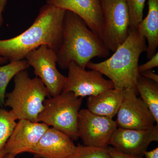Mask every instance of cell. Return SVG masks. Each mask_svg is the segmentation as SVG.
<instances>
[{
	"label": "cell",
	"instance_id": "29",
	"mask_svg": "<svg viewBox=\"0 0 158 158\" xmlns=\"http://www.w3.org/2000/svg\"><path fill=\"white\" fill-rule=\"evenodd\" d=\"M15 156L9 154H6L3 158H15Z\"/></svg>",
	"mask_w": 158,
	"mask_h": 158
},
{
	"label": "cell",
	"instance_id": "2",
	"mask_svg": "<svg viewBox=\"0 0 158 158\" xmlns=\"http://www.w3.org/2000/svg\"><path fill=\"white\" fill-rule=\"evenodd\" d=\"M56 53L59 67L67 69L72 62L86 68L91 59L107 57L110 51L84 20L73 12L66 11L62 44Z\"/></svg>",
	"mask_w": 158,
	"mask_h": 158
},
{
	"label": "cell",
	"instance_id": "7",
	"mask_svg": "<svg viewBox=\"0 0 158 158\" xmlns=\"http://www.w3.org/2000/svg\"><path fill=\"white\" fill-rule=\"evenodd\" d=\"M25 59L34 73L42 81L49 95L55 97L62 91L66 77L60 73L56 67V53L48 46L43 45L29 52Z\"/></svg>",
	"mask_w": 158,
	"mask_h": 158
},
{
	"label": "cell",
	"instance_id": "22",
	"mask_svg": "<svg viewBox=\"0 0 158 158\" xmlns=\"http://www.w3.org/2000/svg\"><path fill=\"white\" fill-rule=\"evenodd\" d=\"M158 66V53H156L147 62L138 66L139 74L146 71L152 70V69Z\"/></svg>",
	"mask_w": 158,
	"mask_h": 158
},
{
	"label": "cell",
	"instance_id": "4",
	"mask_svg": "<svg viewBox=\"0 0 158 158\" xmlns=\"http://www.w3.org/2000/svg\"><path fill=\"white\" fill-rule=\"evenodd\" d=\"M14 88L6 95L5 106L11 108L17 119L38 122V117L44 108L48 91L40 79L31 78L27 71L14 77Z\"/></svg>",
	"mask_w": 158,
	"mask_h": 158
},
{
	"label": "cell",
	"instance_id": "10",
	"mask_svg": "<svg viewBox=\"0 0 158 158\" xmlns=\"http://www.w3.org/2000/svg\"><path fill=\"white\" fill-rule=\"evenodd\" d=\"M116 116L117 126L123 128L147 129L156 123L147 106L131 89L124 90L123 100Z\"/></svg>",
	"mask_w": 158,
	"mask_h": 158
},
{
	"label": "cell",
	"instance_id": "20",
	"mask_svg": "<svg viewBox=\"0 0 158 158\" xmlns=\"http://www.w3.org/2000/svg\"><path fill=\"white\" fill-rule=\"evenodd\" d=\"M107 148L79 145L76 147L72 154L67 158H112Z\"/></svg>",
	"mask_w": 158,
	"mask_h": 158
},
{
	"label": "cell",
	"instance_id": "26",
	"mask_svg": "<svg viewBox=\"0 0 158 158\" xmlns=\"http://www.w3.org/2000/svg\"><path fill=\"white\" fill-rule=\"evenodd\" d=\"M143 156L144 158H158V148L150 151H147L144 152Z\"/></svg>",
	"mask_w": 158,
	"mask_h": 158
},
{
	"label": "cell",
	"instance_id": "9",
	"mask_svg": "<svg viewBox=\"0 0 158 158\" xmlns=\"http://www.w3.org/2000/svg\"><path fill=\"white\" fill-rule=\"evenodd\" d=\"M68 76L62 91L72 92L78 97L91 96L114 88L113 82L98 71L87 70L74 62L69 65Z\"/></svg>",
	"mask_w": 158,
	"mask_h": 158
},
{
	"label": "cell",
	"instance_id": "21",
	"mask_svg": "<svg viewBox=\"0 0 158 158\" xmlns=\"http://www.w3.org/2000/svg\"><path fill=\"white\" fill-rule=\"evenodd\" d=\"M146 0H126L130 20V27L137 28L143 19V11Z\"/></svg>",
	"mask_w": 158,
	"mask_h": 158
},
{
	"label": "cell",
	"instance_id": "8",
	"mask_svg": "<svg viewBox=\"0 0 158 158\" xmlns=\"http://www.w3.org/2000/svg\"><path fill=\"white\" fill-rule=\"evenodd\" d=\"M79 138L85 146L107 148L118 127L113 118L99 116L88 109L80 110L78 118Z\"/></svg>",
	"mask_w": 158,
	"mask_h": 158
},
{
	"label": "cell",
	"instance_id": "23",
	"mask_svg": "<svg viewBox=\"0 0 158 158\" xmlns=\"http://www.w3.org/2000/svg\"><path fill=\"white\" fill-rule=\"evenodd\" d=\"M108 151L112 158H144L143 157L128 155L118 151L112 146H108Z\"/></svg>",
	"mask_w": 158,
	"mask_h": 158
},
{
	"label": "cell",
	"instance_id": "12",
	"mask_svg": "<svg viewBox=\"0 0 158 158\" xmlns=\"http://www.w3.org/2000/svg\"><path fill=\"white\" fill-rule=\"evenodd\" d=\"M49 128L43 123L19 120L4 146L5 151L15 156L22 153L29 152Z\"/></svg>",
	"mask_w": 158,
	"mask_h": 158
},
{
	"label": "cell",
	"instance_id": "14",
	"mask_svg": "<svg viewBox=\"0 0 158 158\" xmlns=\"http://www.w3.org/2000/svg\"><path fill=\"white\" fill-rule=\"evenodd\" d=\"M46 3L78 15L102 39V16L98 0H47Z\"/></svg>",
	"mask_w": 158,
	"mask_h": 158
},
{
	"label": "cell",
	"instance_id": "27",
	"mask_svg": "<svg viewBox=\"0 0 158 158\" xmlns=\"http://www.w3.org/2000/svg\"><path fill=\"white\" fill-rule=\"evenodd\" d=\"M6 152L5 151V149L3 148L2 150L0 151V158H3L5 155L6 154Z\"/></svg>",
	"mask_w": 158,
	"mask_h": 158
},
{
	"label": "cell",
	"instance_id": "13",
	"mask_svg": "<svg viewBox=\"0 0 158 158\" xmlns=\"http://www.w3.org/2000/svg\"><path fill=\"white\" fill-rule=\"evenodd\" d=\"M76 147L69 137L49 127L29 152L36 158H67L72 154Z\"/></svg>",
	"mask_w": 158,
	"mask_h": 158
},
{
	"label": "cell",
	"instance_id": "19",
	"mask_svg": "<svg viewBox=\"0 0 158 158\" xmlns=\"http://www.w3.org/2000/svg\"><path fill=\"white\" fill-rule=\"evenodd\" d=\"M17 119L12 110L8 111L0 107V151L13 132L17 124Z\"/></svg>",
	"mask_w": 158,
	"mask_h": 158
},
{
	"label": "cell",
	"instance_id": "6",
	"mask_svg": "<svg viewBox=\"0 0 158 158\" xmlns=\"http://www.w3.org/2000/svg\"><path fill=\"white\" fill-rule=\"evenodd\" d=\"M102 16V38L110 51L114 52L128 35L129 14L126 0H98Z\"/></svg>",
	"mask_w": 158,
	"mask_h": 158
},
{
	"label": "cell",
	"instance_id": "16",
	"mask_svg": "<svg viewBox=\"0 0 158 158\" xmlns=\"http://www.w3.org/2000/svg\"><path fill=\"white\" fill-rule=\"evenodd\" d=\"M148 12L137 29L147 40L146 56L149 59L156 53L158 47V0H148Z\"/></svg>",
	"mask_w": 158,
	"mask_h": 158
},
{
	"label": "cell",
	"instance_id": "5",
	"mask_svg": "<svg viewBox=\"0 0 158 158\" xmlns=\"http://www.w3.org/2000/svg\"><path fill=\"white\" fill-rule=\"evenodd\" d=\"M83 98L76 96L72 92L62 91L57 96L50 97L44 102L38 122L59 130L73 141H77L79 138L78 118Z\"/></svg>",
	"mask_w": 158,
	"mask_h": 158
},
{
	"label": "cell",
	"instance_id": "15",
	"mask_svg": "<svg viewBox=\"0 0 158 158\" xmlns=\"http://www.w3.org/2000/svg\"><path fill=\"white\" fill-rule=\"evenodd\" d=\"M124 95V90L110 89L94 96L87 101L88 109L91 113L113 118L117 114Z\"/></svg>",
	"mask_w": 158,
	"mask_h": 158
},
{
	"label": "cell",
	"instance_id": "17",
	"mask_svg": "<svg viewBox=\"0 0 158 158\" xmlns=\"http://www.w3.org/2000/svg\"><path fill=\"white\" fill-rule=\"evenodd\" d=\"M137 92L141 98L151 112L157 124H158V85L140 74L138 79Z\"/></svg>",
	"mask_w": 158,
	"mask_h": 158
},
{
	"label": "cell",
	"instance_id": "24",
	"mask_svg": "<svg viewBox=\"0 0 158 158\" xmlns=\"http://www.w3.org/2000/svg\"><path fill=\"white\" fill-rule=\"evenodd\" d=\"M140 74L145 78L148 79L150 81L155 82L158 84V75L154 73L152 70L146 71L144 72L141 73Z\"/></svg>",
	"mask_w": 158,
	"mask_h": 158
},
{
	"label": "cell",
	"instance_id": "25",
	"mask_svg": "<svg viewBox=\"0 0 158 158\" xmlns=\"http://www.w3.org/2000/svg\"><path fill=\"white\" fill-rule=\"evenodd\" d=\"M8 0H0V28L3 23V13L5 11Z\"/></svg>",
	"mask_w": 158,
	"mask_h": 158
},
{
	"label": "cell",
	"instance_id": "3",
	"mask_svg": "<svg viewBox=\"0 0 158 158\" xmlns=\"http://www.w3.org/2000/svg\"><path fill=\"white\" fill-rule=\"evenodd\" d=\"M147 49L145 38L137 28L130 27L127 38L110 58L98 63L90 61L86 67L108 77L113 82L114 88L131 89L137 94L136 86L140 75L139 58Z\"/></svg>",
	"mask_w": 158,
	"mask_h": 158
},
{
	"label": "cell",
	"instance_id": "18",
	"mask_svg": "<svg viewBox=\"0 0 158 158\" xmlns=\"http://www.w3.org/2000/svg\"><path fill=\"white\" fill-rule=\"evenodd\" d=\"M30 67L25 59L0 66V106H5L6 88L11 79L20 72Z\"/></svg>",
	"mask_w": 158,
	"mask_h": 158
},
{
	"label": "cell",
	"instance_id": "28",
	"mask_svg": "<svg viewBox=\"0 0 158 158\" xmlns=\"http://www.w3.org/2000/svg\"><path fill=\"white\" fill-rule=\"evenodd\" d=\"M8 61L6 59L2 58V57H0V64H3L7 62Z\"/></svg>",
	"mask_w": 158,
	"mask_h": 158
},
{
	"label": "cell",
	"instance_id": "1",
	"mask_svg": "<svg viewBox=\"0 0 158 158\" xmlns=\"http://www.w3.org/2000/svg\"><path fill=\"white\" fill-rule=\"evenodd\" d=\"M65 12L46 3L27 30L11 39L0 40V57L10 62L23 60L43 45L56 52L62 44Z\"/></svg>",
	"mask_w": 158,
	"mask_h": 158
},
{
	"label": "cell",
	"instance_id": "11",
	"mask_svg": "<svg viewBox=\"0 0 158 158\" xmlns=\"http://www.w3.org/2000/svg\"><path fill=\"white\" fill-rule=\"evenodd\" d=\"M158 141V124L147 129L118 127L112 135L110 145L126 154L143 157L151 143Z\"/></svg>",
	"mask_w": 158,
	"mask_h": 158
}]
</instances>
